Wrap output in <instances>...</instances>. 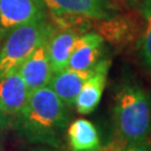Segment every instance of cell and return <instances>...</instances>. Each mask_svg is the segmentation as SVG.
I'll list each match as a JSON object with an SVG mask.
<instances>
[{"mask_svg": "<svg viewBox=\"0 0 151 151\" xmlns=\"http://www.w3.org/2000/svg\"><path fill=\"white\" fill-rule=\"evenodd\" d=\"M70 118L68 106L47 85L30 93L25 106L15 115L12 127L29 143L58 149L64 146Z\"/></svg>", "mask_w": 151, "mask_h": 151, "instance_id": "6da1fadb", "label": "cell"}, {"mask_svg": "<svg viewBox=\"0 0 151 151\" xmlns=\"http://www.w3.org/2000/svg\"><path fill=\"white\" fill-rule=\"evenodd\" d=\"M113 122L120 142L151 139V92L134 82H123L114 97Z\"/></svg>", "mask_w": 151, "mask_h": 151, "instance_id": "7a4b0ae2", "label": "cell"}, {"mask_svg": "<svg viewBox=\"0 0 151 151\" xmlns=\"http://www.w3.org/2000/svg\"><path fill=\"white\" fill-rule=\"evenodd\" d=\"M47 17L11 30L0 44V77L19 70L22 64L55 32Z\"/></svg>", "mask_w": 151, "mask_h": 151, "instance_id": "3957f363", "label": "cell"}, {"mask_svg": "<svg viewBox=\"0 0 151 151\" xmlns=\"http://www.w3.org/2000/svg\"><path fill=\"white\" fill-rule=\"evenodd\" d=\"M46 18L40 0H0V44L15 28Z\"/></svg>", "mask_w": 151, "mask_h": 151, "instance_id": "277c9868", "label": "cell"}, {"mask_svg": "<svg viewBox=\"0 0 151 151\" xmlns=\"http://www.w3.org/2000/svg\"><path fill=\"white\" fill-rule=\"evenodd\" d=\"M52 16H81L102 20L114 15L106 0H40Z\"/></svg>", "mask_w": 151, "mask_h": 151, "instance_id": "5b68a950", "label": "cell"}, {"mask_svg": "<svg viewBox=\"0 0 151 151\" xmlns=\"http://www.w3.org/2000/svg\"><path fill=\"white\" fill-rule=\"evenodd\" d=\"M110 66L111 60L109 58H101L93 67L91 76L84 83L76 97L75 108L80 114H91L100 104L108 80Z\"/></svg>", "mask_w": 151, "mask_h": 151, "instance_id": "8992f818", "label": "cell"}, {"mask_svg": "<svg viewBox=\"0 0 151 151\" xmlns=\"http://www.w3.org/2000/svg\"><path fill=\"white\" fill-rule=\"evenodd\" d=\"M48 39L49 38L45 39L18 70L27 85L29 93L40 87L47 86L54 74L49 60Z\"/></svg>", "mask_w": 151, "mask_h": 151, "instance_id": "52a82bcc", "label": "cell"}, {"mask_svg": "<svg viewBox=\"0 0 151 151\" xmlns=\"http://www.w3.org/2000/svg\"><path fill=\"white\" fill-rule=\"evenodd\" d=\"M30 95L19 70H14L0 77V111L9 116H15Z\"/></svg>", "mask_w": 151, "mask_h": 151, "instance_id": "ba28073f", "label": "cell"}, {"mask_svg": "<svg viewBox=\"0 0 151 151\" xmlns=\"http://www.w3.org/2000/svg\"><path fill=\"white\" fill-rule=\"evenodd\" d=\"M104 39L96 32H86L80 35L70 55L67 68L86 70L94 67L101 60Z\"/></svg>", "mask_w": 151, "mask_h": 151, "instance_id": "9c48e42d", "label": "cell"}, {"mask_svg": "<svg viewBox=\"0 0 151 151\" xmlns=\"http://www.w3.org/2000/svg\"><path fill=\"white\" fill-rule=\"evenodd\" d=\"M92 72L93 67L86 70L66 68L62 72L54 73L48 85L56 93V95L70 108L75 105L76 97L81 92L84 83L91 76Z\"/></svg>", "mask_w": 151, "mask_h": 151, "instance_id": "30bf717a", "label": "cell"}, {"mask_svg": "<svg viewBox=\"0 0 151 151\" xmlns=\"http://www.w3.org/2000/svg\"><path fill=\"white\" fill-rule=\"evenodd\" d=\"M66 141L70 151H101L102 149L97 128L86 119H76L68 124Z\"/></svg>", "mask_w": 151, "mask_h": 151, "instance_id": "8fae6325", "label": "cell"}, {"mask_svg": "<svg viewBox=\"0 0 151 151\" xmlns=\"http://www.w3.org/2000/svg\"><path fill=\"white\" fill-rule=\"evenodd\" d=\"M80 34L73 29H58L48 39V54L52 70L58 73L67 68L70 55Z\"/></svg>", "mask_w": 151, "mask_h": 151, "instance_id": "7c38bea8", "label": "cell"}, {"mask_svg": "<svg viewBox=\"0 0 151 151\" xmlns=\"http://www.w3.org/2000/svg\"><path fill=\"white\" fill-rule=\"evenodd\" d=\"M97 32L104 40L112 44L128 43L134 36V24L127 17H110L99 20Z\"/></svg>", "mask_w": 151, "mask_h": 151, "instance_id": "4fadbf2b", "label": "cell"}, {"mask_svg": "<svg viewBox=\"0 0 151 151\" xmlns=\"http://www.w3.org/2000/svg\"><path fill=\"white\" fill-rule=\"evenodd\" d=\"M140 12L143 19V30L138 43L140 57L143 63L151 68V0H145L140 6Z\"/></svg>", "mask_w": 151, "mask_h": 151, "instance_id": "5bb4252c", "label": "cell"}, {"mask_svg": "<svg viewBox=\"0 0 151 151\" xmlns=\"http://www.w3.org/2000/svg\"><path fill=\"white\" fill-rule=\"evenodd\" d=\"M110 145L114 151H151V139L133 142H120L114 139Z\"/></svg>", "mask_w": 151, "mask_h": 151, "instance_id": "9a60e30c", "label": "cell"}, {"mask_svg": "<svg viewBox=\"0 0 151 151\" xmlns=\"http://www.w3.org/2000/svg\"><path fill=\"white\" fill-rule=\"evenodd\" d=\"M10 124H12V122L10 121V116L0 111V137L9 128Z\"/></svg>", "mask_w": 151, "mask_h": 151, "instance_id": "2e32d148", "label": "cell"}, {"mask_svg": "<svg viewBox=\"0 0 151 151\" xmlns=\"http://www.w3.org/2000/svg\"><path fill=\"white\" fill-rule=\"evenodd\" d=\"M101 151H114L113 150V148H112V146L109 143L108 146H105V147H102V149H101Z\"/></svg>", "mask_w": 151, "mask_h": 151, "instance_id": "e0dca14e", "label": "cell"}, {"mask_svg": "<svg viewBox=\"0 0 151 151\" xmlns=\"http://www.w3.org/2000/svg\"><path fill=\"white\" fill-rule=\"evenodd\" d=\"M37 151H49V150H47V149H39V150H37Z\"/></svg>", "mask_w": 151, "mask_h": 151, "instance_id": "ac0fdd59", "label": "cell"}]
</instances>
